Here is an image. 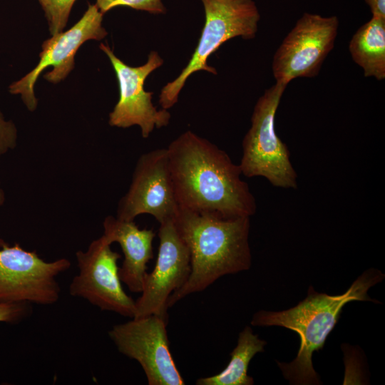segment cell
Instances as JSON below:
<instances>
[{"mask_svg":"<svg viewBox=\"0 0 385 385\" xmlns=\"http://www.w3.org/2000/svg\"><path fill=\"white\" fill-rule=\"evenodd\" d=\"M168 165L179 207L224 219L251 217L255 198L226 152L191 130L173 140Z\"/></svg>","mask_w":385,"mask_h":385,"instance_id":"obj_1","label":"cell"},{"mask_svg":"<svg viewBox=\"0 0 385 385\" xmlns=\"http://www.w3.org/2000/svg\"><path fill=\"white\" fill-rule=\"evenodd\" d=\"M250 218L224 219L179 207L173 222L189 250L191 270L186 282L170 296L168 308L224 275L250 268Z\"/></svg>","mask_w":385,"mask_h":385,"instance_id":"obj_2","label":"cell"},{"mask_svg":"<svg viewBox=\"0 0 385 385\" xmlns=\"http://www.w3.org/2000/svg\"><path fill=\"white\" fill-rule=\"evenodd\" d=\"M384 278V274L381 271L370 268L343 294L319 293L310 286L307 297L295 307L280 312L260 310L253 315L251 320L253 326L283 327L299 335L300 345L296 358L289 363L277 361L284 377L291 384H322L313 367L312 354L324 347L345 304L353 301L378 303L368 295V290Z\"/></svg>","mask_w":385,"mask_h":385,"instance_id":"obj_3","label":"cell"},{"mask_svg":"<svg viewBox=\"0 0 385 385\" xmlns=\"http://www.w3.org/2000/svg\"><path fill=\"white\" fill-rule=\"evenodd\" d=\"M205 24L197 46L178 76L168 83L159 95L162 108L168 110L178 101L188 78L199 71L216 75L217 70L207 63L208 58L227 41L256 36L260 14L253 0H200Z\"/></svg>","mask_w":385,"mask_h":385,"instance_id":"obj_4","label":"cell"},{"mask_svg":"<svg viewBox=\"0 0 385 385\" xmlns=\"http://www.w3.org/2000/svg\"><path fill=\"white\" fill-rule=\"evenodd\" d=\"M287 86L275 82L258 98L251 126L242 140L239 165L246 177H264L274 187L297 189V174L289 151L274 128L277 110Z\"/></svg>","mask_w":385,"mask_h":385,"instance_id":"obj_5","label":"cell"},{"mask_svg":"<svg viewBox=\"0 0 385 385\" xmlns=\"http://www.w3.org/2000/svg\"><path fill=\"white\" fill-rule=\"evenodd\" d=\"M70 267L66 258L46 262L36 251L0 240V302L55 304L61 293L57 277Z\"/></svg>","mask_w":385,"mask_h":385,"instance_id":"obj_6","label":"cell"},{"mask_svg":"<svg viewBox=\"0 0 385 385\" xmlns=\"http://www.w3.org/2000/svg\"><path fill=\"white\" fill-rule=\"evenodd\" d=\"M103 16L96 4L88 3L82 17L71 28L43 42L38 63L25 76L11 83L9 92L20 96L27 109L34 111L38 106L34 86L41 73L52 67L43 78L54 84L64 80L75 66L74 57L79 48L87 41H100L108 35L103 26Z\"/></svg>","mask_w":385,"mask_h":385,"instance_id":"obj_7","label":"cell"},{"mask_svg":"<svg viewBox=\"0 0 385 385\" xmlns=\"http://www.w3.org/2000/svg\"><path fill=\"white\" fill-rule=\"evenodd\" d=\"M336 16L304 13L275 51L272 64L276 83L286 85L297 78H313L333 49L338 34Z\"/></svg>","mask_w":385,"mask_h":385,"instance_id":"obj_8","label":"cell"},{"mask_svg":"<svg viewBox=\"0 0 385 385\" xmlns=\"http://www.w3.org/2000/svg\"><path fill=\"white\" fill-rule=\"evenodd\" d=\"M168 318L158 314L114 325L108 336L120 353L137 361L149 385H183L170 350Z\"/></svg>","mask_w":385,"mask_h":385,"instance_id":"obj_9","label":"cell"},{"mask_svg":"<svg viewBox=\"0 0 385 385\" xmlns=\"http://www.w3.org/2000/svg\"><path fill=\"white\" fill-rule=\"evenodd\" d=\"M111 245L103 235L93 240L86 251L76 252L79 272L69 285V294L103 311L133 318L135 301L124 291L119 276L118 261L121 256Z\"/></svg>","mask_w":385,"mask_h":385,"instance_id":"obj_10","label":"cell"},{"mask_svg":"<svg viewBox=\"0 0 385 385\" xmlns=\"http://www.w3.org/2000/svg\"><path fill=\"white\" fill-rule=\"evenodd\" d=\"M99 48L108 56L119 87V98L109 113V125L122 128L138 125L144 138L155 128L167 126L170 113L166 109L158 110L152 102L153 93L144 89L148 76L163 64L160 54L152 51L144 64L135 67L117 57L108 45L101 43Z\"/></svg>","mask_w":385,"mask_h":385,"instance_id":"obj_11","label":"cell"},{"mask_svg":"<svg viewBox=\"0 0 385 385\" xmlns=\"http://www.w3.org/2000/svg\"><path fill=\"white\" fill-rule=\"evenodd\" d=\"M178 210L167 149L142 154L136 163L129 189L118 202L116 217L134 221L140 215L149 214L160 224L174 220Z\"/></svg>","mask_w":385,"mask_h":385,"instance_id":"obj_12","label":"cell"},{"mask_svg":"<svg viewBox=\"0 0 385 385\" xmlns=\"http://www.w3.org/2000/svg\"><path fill=\"white\" fill-rule=\"evenodd\" d=\"M159 248L154 269L143 278L141 295L135 301L133 318L158 314L168 318L170 296L188 280L191 267L189 250L173 220L160 224Z\"/></svg>","mask_w":385,"mask_h":385,"instance_id":"obj_13","label":"cell"},{"mask_svg":"<svg viewBox=\"0 0 385 385\" xmlns=\"http://www.w3.org/2000/svg\"><path fill=\"white\" fill-rule=\"evenodd\" d=\"M103 225V235L111 244L118 242L124 255L119 267L121 282L130 292L140 293L147 264L153 257L155 232L152 229H140L134 221L111 215L105 218Z\"/></svg>","mask_w":385,"mask_h":385,"instance_id":"obj_14","label":"cell"},{"mask_svg":"<svg viewBox=\"0 0 385 385\" xmlns=\"http://www.w3.org/2000/svg\"><path fill=\"white\" fill-rule=\"evenodd\" d=\"M352 60L365 77L385 78V18L373 16L360 26L349 43Z\"/></svg>","mask_w":385,"mask_h":385,"instance_id":"obj_15","label":"cell"},{"mask_svg":"<svg viewBox=\"0 0 385 385\" xmlns=\"http://www.w3.org/2000/svg\"><path fill=\"white\" fill-rule=\"evenodd\" d=\"M266 341L254 334L250 327L246 326L240 332L237 346L230 353V360L220 373L199 378L197 385H252L254 380L247 374L248 366L253 356L264 351Z\"/></svg>","mask_w":385,"mask_h":385,"instance_id":"obj_16","label":"cell"},{"mask_svg":"<svg viewBox=\"0 0 385 385\" xmlns=\"http://www.w3.org/2000/svg\"><path fill=\"white\" fill-rule=\"evenodd\" d=\"M76 0H41L39 4L48 22L50 34L64 31Z\"/></svg>","mask_w":385,"mask_h":385,"instance_id":"obj_17","label":"cell"},{"mask_svg":"<svg viewBox=\"0 0 385 385\" xmlns=\"http://www.w3.org/2000/svg\"><path fill=\"white\" fill-rule=\"evenodd\" d=\"M95 4L103 14L119 6L147 11L152 14L166 13V8L162 0H96Z\"/></svg>","mask_w":385,"mask_h":385,"instance_id":"obj_18","label":"cell"},{"mask_svg":"<svg viewBox=\"0 0 385 385\" xmlns=\"http://www.w3.org/2000/svg\"><path fill=\"white\" fill-rule=\"evenodd\" d=\"M18 133L15 123L7 119L0 110V158L15 148Z\"/></svg>","mask_w":385,"mask_h":385,"instance_id":"obj_19","label":"cell"},{"mask_svg":"<svg viewBox=\"0 0 385 385\" xmlns=\"http://www.w3.org/2000/svg\"><path fill=\"white\" fill-rule=\"evenodd\" d=\"M31 304L0 302V322L16 323L31 313Z\"/></svg>","mask_w":385,"mask_h":385,"instance_id":"obj_20","label":"cell"},{"mask_svg":"<svg viewBox=\"0 0 385 385\" xmlns=\"http://www.w3.org/2000/svg\"><path fill=\"white\" fill-rule=\"evenodd\" d=\"M373 16L385 18V0H364Z\"/></svg>","mask_w":385,"mask_h":385,"instance_id":"obj_21","label":"cell"},{"mask_svg":"<svg viewBox=\"0 0 385 385\" xmlns=\"http://www.w3.org/2000/svg\"><path fill=\"white\" fill-rule=\"evenodd\" d=\"M5 200L4 192L0 186V206L3 205Z\"/></svg>","mask_w":385,"mask_h":385,"instance_id":"obj_22","label":"cell"},{"mask_svg":"<svg viewBox=\"0 0 385 385\" xmlns=\"http://www.w3.org/2000/svg\"><path fill=\"white\" fill-rule=\"evenodd\" d=\"M38 2H40L41 0H38Z\"/></svg>","mask_w":385,"mask_h":385,"instance_id":"obj_23","label":"cell"}]
</instances>
